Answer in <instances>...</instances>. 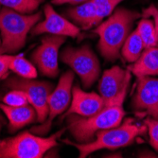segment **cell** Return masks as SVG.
<instances>
[{
  "label": "cell",
  "mask_w": 158,
  "mask_h": 158,
  "mask_svg": "<svg viewBox=\"0 0 158 158\" xmlns=\"http://www.w3.org/2000/svg\"><path fill=\"white\" fill-rule=\"evenodd\" d=\"M128 88H124L116 97L106 99L104 106L91 117H81L75 114L67 116V129L78 143L91 142L98 132L121 124L125 117L123 103Z\"/></svg>",
  "instance_id": "1"
},
{
  "label": "cell",
  "mask_w": 158,
  "mask_h": 158,
  "mask_svg": "<svg viewBox=\"0 0 158 158\" xmlns=\"http://www.w3.org/2000/svg\"><path fill=\"white\" fill-rule=\"evenodd\" d=\"M139 17L140 14L136 11L118 8L97 26L94 32L99 38L98 48L106 60L113 62L119 58L121 48L131 33L134 22Z\"/></svg>",
  "instance_id": "2"
},
{
  "label": "cell",
  "mask_w": 158,
  "mask_h": 158,
  "mask_svg": "<svg viewBox=\"0 0 158 158\" xmlns=\"http://www.w3.org/2000/svg\"><path fill=\"white\" fill-rule=\"evenodd\" d=\"M147 130V126L135 122L132 118H126L120 125L102 130L96 134L95 139L88 143H71L79 151V157L85 158L89 154L103 149L116 150L131 145L135 139L143 135Z\"/></svg>",
  "instance_id": "3"
},
{
  "label": "cell",
  "mask_w": 158,
  "mask_h": 158,
  "mask_svg": "<svg viewBox=\"0 0 158 158\" xmlns=\"http://www.w3.org/2000/svg\"><path fill=\"white\" fill-rule=\"evenodd\" d=\"M41 12L22 14L7 7L0 9V35L2 45L0 54L20 50L26 44L27 33L41 20Z\"/></svg>",
  "instance_id": "4"
},
{
  "label": "cell",
  "mask_w": 158,
  "mask_h": 158,
  "mask_svg": "<svg viewBox=\"0 0 158 158\" xmlns=\"http://www.w3.org/2000/svg\"><path fill=\"white\" fill-rule=\"evenodd\" d=\"M64 129L50 135L41 137L23 132L13 137L0 140V158H41L57 145Z\"/></svg>",
  "instance_id": "5"
},
{
  "label": "cell",
  "mask_w": 158,
  "mask_h": 158,
  "mask_svg": "<svg viewBox=\"0 0 158 158\" xmlns=\"http://www.w3.org/2000/svg\"><path fill=\"white\" fill-rule=\"evenodd\" d=\"M61 60L81 78L84 88L91 87L100 74L99 61L88 45L65 48L61 53Z\"/></svg>",
  "instance_id": "6"
},
{
  "label": "cell",
  "mask_w": 158,
  "mask_h": 158,
  "mask_svg": "<svg viewBox=\"0 0 158 158\" xmlns=\"http://www.w3.org/2000/svg\"><path fill=\"white\" fill-rule=\"evenodd\" d=\"M5 85L10 89H19L26 93L30 104L37 113V121L43 123L48 116V98L53 91V84L48 81H36L22 77H10Z\"/></svg>",
  "instance_id": "7"
},
{
  "label": "cell",
  "mask_w": 158,
  "mask_h": 158,
  "mask_svg": "<svg viewBox=\"0 0 158 158\" xmlns=\"http://www.w3.org/2000/svg\"><path fill=\"white\" fill-rule=\"evenodd\" d=\"M74 71L64 72L56 87L48 98V116L42 125L33 127L31 132L38 135H47L52 125L53 119L66 111L72 100V85L74 81Z\"/></svg>",
  "instance_id": "8"
},
{
  "label": "cell",
  "mask_w": 158,
  "mask_h": 158,
  "mask_svg": "<svg viewBox=\"0 0 158 158\" xmlns=\"http://www.w3.org/2000/svg\"><path fill=\"white\" fill-rule=\"evenodd\" d=\"M65 42L64 36L48 35L42 39L41 45L32 53V61L43 75L55 78L59 73V52Z\"/></svg>",
  "instance_id": "9"
},
{
  "label": "cell",
  "mask_w": 158,
  "mask_h": 158,
  "mask_svg": "<svg viewBox=\"0 0 158 158\" xmlns=\"http://www.w3.org/2000/svg\"><path fill=\"white\" fill-rule=\"evenodd\" d=\"M133 107L137 112L158 119V78H138L133 97Z\"/></svg>",
  "instance_id": "10"
},
{
  "label": "cell",
  "mask_w": 158,
  "mask_h": 158,
  "mask_svg": "<svg viewBox=\"0 0 158 158\" xmlns=\"http://www.w3.org/2000/svg\"><path fill=\"white\" fill-rule=\"evenodd\" d=\"M45 19L37 23L32 27V35L51 34L64 37L75 38L80 33V27L74 23L63 17L53 9L50 4H47L44 8Z\"/></svg>",
  "instance_id": "11"
},
{
  "label": "cell",
  "mask_w": 158,
  "mask_h": 158,
  "mask_svg": "<svg viewBox=\"0 0 158 158\" xmlns=\"http://www.w3.org/2000/svg\"><path fill=\"white\" fill-rule=\"evenodd\" d=\"M106 102V99L95 92H85L79 85L72 88V100L70 107L65 112L64 118L69 114H78L81 117H91L102 109Z\"/></svg>",
  "instance_id": "12"
},
{
  "label": "cell",
  "mask_w": 158,
  "mask_h": 158,
  "mask_svg": "<svg viewBox=\"0 0 158 158\" xmlns=\"http://www.w3.org/2000/svg\"><path fill=\"white\" fill-rule=\"evenodd\" d=\"M131 71L119 66H113L105 70L98 83V91L105 99L112 98L119 94L124 88L129 87Z\"/></svg>",
  "instance_id": "13"
},
{
  "label": "cell",
  "mask_w": 158,
  "mask_h": 158,
  "mask_svg": "<svg viewBox=\"0 0 158 158\" xmlns=\"http://www.w3.org/2000/svg\"><path fill=\"white\" fill-rule=\"evenodd\" d=\"M0 109L6 114L9 120V131L10 133L37 121V113L31 104L12 107L5 103H0Z\"/></svg>",
  "instance_id": "14"
},
{
  "label": "cell",
  "mask_w": 158,
  "mask_h": 158,
  "mask_svg": "<svg viewBox=\"0 0 158 158\" xmlns=\"http://www.w3.org/2000/svg\"><path fill=\"white\" fill-rule=\"evenodd\" d=\"M129 70L137 78L158 76V45L145 48Z\"/></svg>",
  "instance_id": "15"
},
{
  "label": "cell",
  "mask_w": 158,
  "mask_h": 158,
  "mask_svg": "<svg viewBox=\"0 0 158 158\" xmlns=\"http://www.w3.org/2000/svg\"><path fill=\"white\" fill-rule=\"evenodd\" d=\"M67 14L79 27L84 28V30H88L94 26H98V24L97 10L93 0L76 5L75 7L69 9Z\"/></svg>",
  "instance_id": "16"
},
{
  "label": "cell",
  "mask_w": 158,
  "mask_h": 158,
  "mask_svg": "<svg viewBox=\"0 0 158 158\" xmlns=\"http://www.w3.org/2000/svg\"><path fill=\"white\" fill-rule=\"evenodd\" d=\"M145 49L144 43L140 38L136 31H133L128 36L121 48V55L125 61L135 63Z\"/></svg>",
  "instance_id": "17"
},
{
  "label": "cell",
  "mask_w": 158,
  "mask_h": 158,
  "mask_svg": "<svg viewBox=\"0 0 158 158\" xmlns=\"http://www.w3.org/2000/svg\"><path fill=\"white\" fill-rule=\"evenodd\" d=\"M10 69L19 77L26 79H35L37 77V70L34 65L28 62L23 55L13 56L10 64Z\"/></svg>",
  "instance_id": "18"
},
{
  "label": "cell",
  "mask_w": 158,
  "mask_h": 158,
  "mask_svg": "<svg viewBox=\"0 0 158 158\" xmlns=\"http://www.w3.org/2000/svg\"><path fill=\"white\" fill-rule=\"evenodd\" d=\"M135 31L139 34L143 43H144L145 48H152L158 45L155 27L152 20L144 17V19H142L138 22Z\"/></svg>",
  "instance_id": "19"
},
{
  "label": "cell",
  "mask_w": 158,
  "mask_h": 158,
  "mask_svg": "<svg viewBox=\"0 0 158 158\" xmlns=\"http://www.w3.org/2000/svg\"><path fill=\"white\" fill-rule=\"evenodd\" d=\"M45 0H1V5L22 14H31Z\"/></svg>",
  "instance_id": "20"
},
{
  "label": "cell",
  "mask_w": 158,
  "mask_h": 158,
  "mask_svg": "<svg viewBox=\"0 0 158 158\" xmlns=\"http://www.w3.org/2000/svg\"><path fill=\"white\" fill-rule=\"evenodd\" d=\"M122 1L124 0H93L97 10L98 23L99 24L103 18L112 14L117 6Z\"/></svg>",
  "instance_id": "21"
},
{
  "label": "cell",
  "mask_w": 158,
  "mask_h": 158,
  "mask_svg": "<svg viewBox=\"0 0 158 158\" xmlns=\"http://www.w3.org/2000/svg\"><path fill=\"white\" fill-rule=\"evenodd\" d=\"M3 103L12 107L24 106L30 103L26 93L19 89H11L3 98Z\"/></svg>",
  "instance_id": "22"
},
{
  "label": "cell",
  "mask_w": 158,
  "mask_h": 158,
  "mask_svg": "<svg viewBox=\"0 0 158 158\" xmlns=\"http://www.w3.org/2000/svg\"><path fill=\"white\" fill-rule=\"evenodd\" d=\"M145 124L149 130L150 144L158 152V119L149 118L145 120Z\"/></svg>",
  "instance_id": "23"
},
{
  "label": "cell",
  "mask_w": 158,
  "mask_h": 158,
  "mask_svg": "<svg viewBox=\"0 0 158 158\" xmlns=\"http://www.w3.org/2000/svg\"><path fill=\"white\" fill-rule=\"evenodd\" d=\"M142 16L143 17H152L154 23L155 27V31H156V37H157V42H158V9L154 5H151L147 9H145L142 12Z\"/></svg>",
  "instance_id": "24"
},
{
  "label": "cell",
  "mask_w": 158,
  "mask_h": 158,
  "mask_svg": "<svg viewBox=\"0 0 158 158\" xmlns=\"http://www.w3.org/2000/svg\"><path fill=\"white\" fill-rule=\"evenodd\" d=\"M13 58L12 55L0 54V80L5 78L8 70L10 69V64Z\"/></svg>",
  "instance_id": "25"
},
{
  "label": "cell",
  "mask_w": 158,
  "mask_h": 158,
  "mask_svg": "<svg viewBox=\"0 0 158 158\" xmlns=\"http://www.w3.org/2000/svg\"><path fill=\"white\" fill-rule=\"evenodd\" d=\"M91 0H52V4L54 5H63V4H70V5H79L84 2H88Z\"/></svg>",
  "instance_id": "26"
},
{
  "label": "cell",
  "mask_w": 158,
  "mask_h": 158,
  "mask_svg": "<svg viewBox=\"0 0 158 158\" xmlns=\"http://www.w3.org/2000/svg\"><path fill=\"white\" fill-rule=\"evenodd\" d=\"M3 124H4V119H3V117L0 114V131H1V128H2Z\"/></svg>",
  "instance_id": "27"
},
{
  "label": "cell",
  "mask_w": 158,
  "mask_h": 158,
  "mask_svg": "<svg viewBox=\"0 0 158 158\" xmlns=\"http://www.w3.org/2000/svg\"><path fill=\"white\" fill-rule=\"evenodd\" d=\"M1 45H2V39H1V35H0V48H1Z\"/></svg>",
  "instance_id": "28"
},
{
  "label": "cell",
  "mask_w": 158,
  "mask_h": 158,
  "mask_svg": "<svg viewBox=\"0 0 158 158\" xmlns=\"http://www.w3.org/2000/svg\"><path fill=\"white\" fill-rule=\"evenodd\" d=\"M0 6H1V0H0Z\"/></svg>",
  "instance_id": "29"
}]
</instances>
